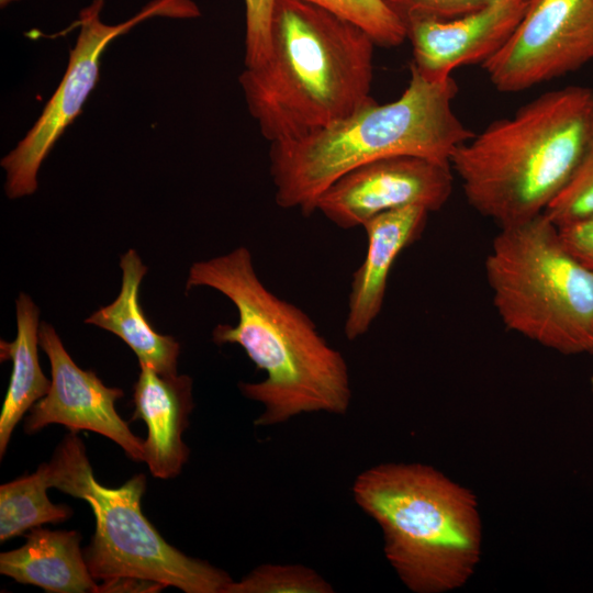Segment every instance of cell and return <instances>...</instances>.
Segmentation results:
<instances>
[{"label":"cell","instance_id":"cell-26","mask_svg":"<svg viewBox=\"0 0 593 593\" xmlns=\"http://www.w3.org/2000/svg\"><path fill=\"white\" fill-rule=\"evenodd\" d=\"M16 1H20V0H0V7H1V8H5V7L9 5L10 3L16 2Z\"/></svg>","mask_w":593,"mask_h":593},{"label":"cell","instance_id":"cell-22","mask_svg":"<svg viewBox=\"0 0 593 593\" xmlns=\"http://www.w3.org/2000/svg\"><path fill=\"white\" fill-rule=\"evenodd\" d=\"M405 29L417 22H445L461 18L490 0H382Z\"/></svg>","mask_w":593,"mask_h":593},{"label":"cell","instance_id":"cell-10","mask_svg":"<svg viewBox=\"0 0 593 593\" xmlns=\"http://www.w3.org/2000/svg\"><path fill=\"white\" fill-rule=\"evenodd\" d=\"M449 164L401 155L361 165L335 180L317 199L316 211L343 230L396 209L440 210L452 192Z\"/></svg>","mask_w":593,"mask_h":593},{"label":"cell","instance_id":"cell-18","mask_svg":"<svg viewBox=\"0 0 593 593\" xmlns=\"http://www.w3.org/2000/svg\"><path fill=\"white\" fill-rule=\"evenodd\" d=\"M51 488L48 465L41 463L36 471L0 486V540L13 537L46 523L68 519L72 511L64 504H54L47 496Z\"/></svg>","mask_w":593,"mask_h":593},{"label":"cell","instance_id":"cell-21","mask_svg":"<svg viewBox=\"0 0 593 593\" xmlns=\"http://www.w3.org/2000/svg\"><path fill=\"white\" fill-rule=\"evenodd\" d=\"M544 214L558 227L593 214V138L574 175Z\"/></svg>","mask_w":593,"mask_h":593},{"label":"cell","instance_id":"cell-4","mask_svg":"<svg viewBox=\"0 0 593 593\" xmlns=\"http://www.w3.org/2000/svg\"><path fill=\"white\" fill-rule=\"evenodd\" d=\"M410 72L396 100L373 101L303 138L270 144L269 171L278 206L310 216L335 180L381 158L412 155L450 165L454 152L474 135L454 111L457 82L451 76L429 81L412 65Z\"/></svg>","mask_w":593,"mask_h":593},{"label":"cell","instance_id":"cell-15","mask_svg":"<svg viewBox=\"0 0 593 593\" xmlns=\"http://www.w3.org/2000/svg\"><path fill=\"white\" fill-rule=\"evenodd\" d=\"M20 548L1 552L0 573L52 593H97L76 530L30 529Z\"/></svg>","mask_w":593,"mask_h":593},{"label":"cell","instance_id":"cell-13","mask_svg":"<svg viewBox=\"0 0 593 593\" xmlns=\"http://www.w3.org/2000/svg\"><path fill=\"white\" fill-rule=\"evenodd\" d=\"M429 213L422 206H406L381 213L362 225L367 251L350 283L344 324L348 340L365 335L379 316L392 267L422 236Z\"/></svg>","mask_w":593,"mask_h":593},{"label":"cell","instance_id":"cell-27","mask_svg":"<svg viewBox=\"0 0 593 593\" xmlns=\"http://www.w3.org/2000/svg\"><path fill=\"white\" fill-rule=\"evenodd\" d=\"M591 389H592V392H593V376L591 378Z\"/></svg>","mask_w":593,"mask_h":593},{"label":"cell","instance_id":"cell-3","mask_svg":"<svg viewBox=\"0 0 593 593\" xmlns=\"http://www.w3.org/2000/svg\"><path fill=\"white\" fill-rule=\"evenodd\" d=\"M593 138V87L547 91L461 144L450 166L468 203L499 227L545 212Z\"/></svg>","mask_w":593,"mask_h":593},{"label":"cell","instance_id":"cell-5","mask_svg":"<svg viewBox=\"0 0 593 593\" xmlns=\"http://www.w3.org/2000/svg\"><path fill=\"white\" fill-rule=\"evenodd\" d=\"M351 493L380 527L385 558L410 590L440 593L472 574L481 523L470 491L430 466L381 463L360 472Z\"/></svg>","mask_w":593,"mask_h":593},{"label":"cell","instance_id":"cell-25","mask_svg":"<svg viewBox=\"0 0 593 593\" xmlns=\"http://www.w3.org/2000/svg\"><path fill=\"white\" fill-rule=\"evenodd\" d=\"M165 584L136 577H116L98 584L97 593L160 592Z\"/></svg>","mask_w":593,"mask_h":593},{"label":"cell","instance_id":"cell-9","mask_svg":"<svg viewBox=\"0 0 593 593\" xmlns=\"http://www.w3.org/2000/svg\"><path fill=\"white\" fill-rule=\"evenodd\" d=\"M593 60V0H532L510 40L481 66L496 90L516 93Z\"/></svg>","mask_w":593,"mask_h":593},{"label":"cell","instance_id":"cell-16","mask_svg":"<svg viewBox=\"0 0 593 593\" xmlns=\"http://www.w3.org/2000/svg\"><path fill=\"white\" fill-rule=\"evenodd\" d=\"M122 284L118 298L92 313L85 323L109 331L121 338L136 355L138 363L159 373H177L180 344L171 336L157 333L147 321L139 303V287L147 267L134 249L121 256Z\"/></svg>","mask_w":593,"mask_h":593},{"label":"cell","instance_id":"cell-6","mask_svg":"<svg viewBox=\"0 0 593 593\" xmlns=\"http://www.w3.org/2000/svg\"><path fill=\"white\" fill-rule=\"evenodd\" d=\"M484 267L507 329L563 355H593V269L544 213L501 227Z\"/></svg>","mask_w":593,"mask_h":593},{"label":"cell","instance_id":"cell-8","mask_svg":"<svg viewBox=\"0 0 593 593\" xmlns=\"http://www.w3.org/2000/svg\"><path fill=\"white\" fill-rule=\"evenodd\" d=\"M103 7L104 0H92L80 11L75 23L79 33L61 81L25 136L1 159L9 199L36 191L38 170L96 87L101 56L111 42L155 16L192 19L200 15L192 0H153L128 20L108 24L102 20Z\"/></svg>","mask_w":593,"mask_h":593},{"label":"cell","instance_id":"cell-7","mask_svg":"<svg viewBox=\"0 0 593 593\" xmlns=\"http://www.w3.org/2000/svg\"><path fill=\"white\" fill-rule=\"evenodd\" d=\"M47 465L51 488L85 500L92 510L96 528L82 552L94 580L136 577L186 593H224L233 581L224 570L176 549L150 524L141 507L145 474L119 488L100 484L82 440L72 432Z\"/></svg>","mask_w":593,"mask_h":593},{"label":"cell","instance_id":"cell-20","mask_svg":"<svg viewBox=\"0 0 593 593\" xmlns=\"http://www.w3.org/2000/svg\"><path fill=\"white\" fill-rule=\"evenodd\" d=\"M320 7L361 29L381 47H396L406 29L382 0H301Z\"/></svg>","mask_w":593,"mask_h":593},{"label":"cell","instance_id":"cell-11","mask_svg":"<svg viewBox=\"0 0 593 593\" xmlns=\"http://www.w3.org/2000/svg\"><path fill=\"white\" fill-rule=\"evenodd\" d=\"M38 344L51 362L52 383L25 418L24 430L34 434L51 424L70 432L98 433L118 444L127 457L144 460V440L135 436L115 410L123 396L119 388L107 387L91 370L79 368L65 349L54 327L41 323Z\"/></svg>","mask_w":593,"mask_h":593},{"label":"cell","instance_id":"cell-19","mask_svg":"<svg viewBox=\"0 0 593 593\" xmlns=\"http://www.w3.org/2000/svg\"><path fill=\"white\" fill-rule=\"evenodd\" d=\"M334 589L315 570L303 564L264 563L238 581H232L224 593H332Z\"/></svg>","mask_w":593,"mask_h":593},{"label":"cell","instance_id":"cell-17","mask_svg":"<svg viewBox=\"0 0 593 593\" xmlns=\"http://www.w3.org/2000/svg\"><path fill=\"white\" fill-rule=\"evenodd\" d=\"M15 338L12 342H0L1 360L12 361L10 382L0 414L1 458L22 416L47 394L52 383L38 362V307L22 292L15 301Z\"/></svg>","mask_w":593,"mask_h":593},{"label":"cell","instance_id":"cell-14","mask_svg":"<svg viewBox=\"0 0 593 593\" xmlns=\"http://www.w3.org/2000/svg\"><path fill=\"white\" fill-rule=\"evenodd\" d=\"M139 369L131 421L142 419L147 427L143 461L154 477L175 478L189 457L182 435L193 409L192 379L187 374H163L143 363Z\"/></svg>","mask_w":593,"mask_h":593},{"label":"cell","instance_id":"cell-1","mask_svg":"<svg viewBox=\"0 0 593 593\" xmlns=\"http://www.w3.org/2000/svg\"><path fill=\"white\" fill-rule=\"evenodd\" d=\"M194 287L221 292L237 310L236 325H216L213 342L240 346L266 374L259 382L238 385L245 398L264 407L255 425H279L301 414L348 412L353 392L343 354L302 309L264 284L246 247L194 262L186 288Z\"/></svg>","mask_w":593,"mask_h":593},{"label":"cell","instance_id":"cell-12","mask_svg":"<svg viewBox=\"0 0 593 593\" xmlns=\"http://www.w3.org/2000/svg\"><path fill=\"white\" fill-rule=\"evenodd\" d=\"M532 0H490L461 18L425 21L406 27L412 44L411 65L429 81H440L462 66L492 57L513 35Z\"/></svg>","mask_w":593,"mask_h":593},{"label":"cell","instance_id":"cell-23","mask_svg":"<svg viewBox=\"0 0 593 593\" xmlns=\"http://www.w3.org/2000/svg\"><path fill=\"white\" fill-rule=\"evenodd\" d=\"M277 0H244L245 67L266 61L270 53V30Z\"/></svg>","mask_w":593,"mask_h":593},{"label":"cell","instance_id":"cell-24","mask_svg":"<svg viewBox=\"0 0 593 593\" xmlns=\"http://www.w3.org/2000/svg\"><path fill=\"white\" fill-rule=\"evenodd\" d=\"M559 233L568 250L593 269V214L560 226Z\"/></svg>","mask_w":593,"mask_h":593},{"label":"cell","instance_id":"cell-2","mask_svg":"<svg viewBox=\"0 0 593 593\" xmlns=\"http://www.w3.org/2000/svg\"><path fill=\"white\" fill-rule=\"evenodd\" d=\"M376 44L361 29L301 0H277L270 53L238 77L270 144L324 130L372 103Z\"/></svg>","mask_w":593,"mask_h":593}]
</instances>
